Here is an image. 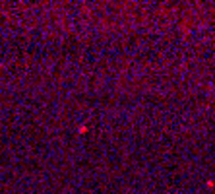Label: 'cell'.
<instances>
[{
  "mask_svg": "<svg viewBox=\"0 0 215 194\" xmlns=\"http://www.w3.org/2000/svg\"><path fill=\"white\" fill-rule=\"evenodd\" d=\"M78 132H80V134H85V132H87V126H85V124H81V126H80V130H78Z\"/></svg>",
  "mask_w": 215,
  "mask_h": 194,
  "instance_id": "obj_1",
  "label": "cell"
},
{
  "mask_svg": "<svg viewBox=\"0 0 215 194\" xmlns=\"http://www.w3.org/2000/svg\"><path fill=\"white\" fill-rule=\"evenodd\" d=\"M118 194H122V192H118Z\"/></svg>",
  "mask_w": 215,
  "mask_h": 194,
  "instance_id": "obj_2",
  "label": "cell"
}]
</instances>
